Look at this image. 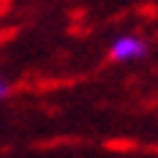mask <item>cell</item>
I'll list each match as a JSON object with an SVG mask.
<instances>
[{
    "label": "cell",
    "mask_w": 158,
    "mask_h": 158,
    "mask_svg": "<svg viewBox=\"0 0 158 158\" xmlns=\"http://www.w3.org/2000/svg\"><path fill=\"white\" fill-rule=\"evenodd\" d=\"M112 60L117 63H128V60H139L147 55V41L139 38V35H120L109 49Z\"/></svg>",
    "instance_id": "6da1fadb"
},
{
    "label": "cell",
    "mask_w": 158,
    "mask_h": 158,
    "mask_svg": "<svg viewBox=\"0 0 158 158\" xmlns=\"http://www.w3.org/2000/svg\"><path fill=\"white\" fill-rule=\"evenodd\" d=\"M8 90H11V87H8V82H6V79H0V98H6Z\"/></svg>",
    "instance_id": "7a4b0ae2"
}]
</instances>
